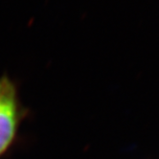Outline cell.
Instances as JSON below:
<instances>
[{
	"label": "cell",
	"mask_w": 159,
	"mask_h": 159,
	"mask_svg": "<svg viewBox=\"0 0 159 159\" xmlns=\"http://www.w3.org/2000/svg\"><path fill=\"white\" fill-rule=\"evenodd\" d=\"M20 118L16 85L11 80L0 78V156L15 141Z\"/></svg>",
	"instance_id": "cell-1"
}]
</instances>
